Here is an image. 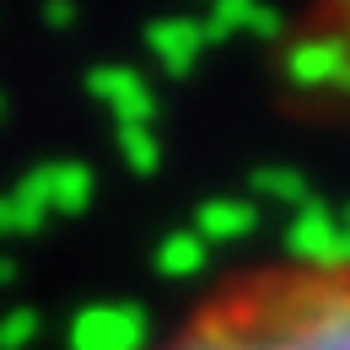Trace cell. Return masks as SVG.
Instances as JSON below:
<instances>
[{
	"instance_id": "6da1fadb",
	"label": "cell",
	"mask_w": 350,
	"mask_h": 350,
	"mask_svg": "<svg viewBox=\"0 0 350 350\" xmlns=\"http://www.w3.org/2000/svg\"><path fill=\"white\" fill-rule=\"evenodd\" d=\"M173 350H350V302L345 280H275L269 302L205 312Z\"/></svg>"
},
{
	"instance_id": "7a4b0ae2",
	"label": "cell",
	"mask_w": 350,
	"mask_h": 350,
	"mask_svg": "<svg viewBox=\"0 0 350 350\" xmlns=\"http://www.w3.org/2000/svg\"><path fill=\"white\" fill-rule=\"evenodd\" d=\"M280 248H286V259L297 264L302 275H312V280H340L345 259H350V232H345V221H340V211L312 194L307 205L291 211Z\"/></svg>"
},
{
	"instance_id": "3957f363",
	"label": "cell",
	"mask_w": 350,
	"mask_h": 350,
	"mask_svg": "<svg viewBox=\"0 0 350 350\" xmlns=\"http://www.w3.org/2000/svg\"><path fill=\"white\" fill-rule=\"evenodd\" d=\"M65 350H151V312L140 302H87L70 312Z\"/></svg>"
},
{
	"instance_id": "277c9868",
	"label": "cell",
	"mask_w": 350,
	"mask_h": 350,
	"mask_svg": "<svg viewBox=\"0 0 350 350\" xmlns=\"http://www.w3.org/2000/svg\"><path fill=\"white\" fill-rule=\"evenodd\" d=\"M280 70H286V81H291L297 92H307V97L340 92L345 87V70H350L345 38H340V33H302V38L286 44Z\"/></svg>"
},
{
	"instance_id": "5b68a950",
	"label": "cell",
	"mask_w": 350,
	"mask_h": 350,
	"mask_svg": "<svg viewBox=\"0 0 350 350\" xmlns=\"http://www.w3.org/2000/svg\"><path fill=\"white\" fill-rule=\"evenodd\" d=\"M87 97L113 113V124H157V87L135 65H92L87 70Z\"/></svg>"
},
{
	"instance_id": "8992f818",
	"label": "cell",
	"mask_w": 350,
	"mask_h": 350,
	"mask_svg": "<svg viewBox=\"0 0 350 350\" xmlns=\"http://www.w3.org/2000/svg\"><path fill=\"white\" fill-rule=\"evenodd\" d=\"M200 27H205V44L211 49L226 44V38H243V33L275 44V38H286V11L269 5V0H205Z\"/></svg>"
},
{
	"instance_id": "52a82bcc",
	"label": "cell",
	"mask_w": 350,
	"mask_h": 350,
	"mask_svg": "<svg viewBox=\"0 0 350 350\" xmlns=\"http://www.w3.org/2000/svg\"><path fill=\"white\" fill-rule=\"evenodd\" d=\"M205 49H211V44H205L200 16H157V22L146 27V54H151L157 70L173 76V81H189V76L200 70Z\"/></svg>"
},
{
	"instance_id": "ba28073f",
	"label": "cell",
	"mask_w": 350,
	"mask_h": 350,
	"mask_svg": "<svg viewBox=\"0 0 350 350\" xmlns=\"http://www.w3.org/2000/svg\"><path fill=\"white\" fill-rule=\"evenodd\" d=\"M264 211L248 200V194H216V200H205L200 211H194V237L216 254V248H226V243H243V237H254L259 232Z\"/></svg>"
},
{
	"instance_id": "9c48e42d",
	"label": "cell",
	"mask_w": 350,
	"mask_h": 350,
	"mask_svg": "<svg viewBox=\"0 0 350 350\" xmlns=\"http://www.w3.org/2000/svg\"><path fill=\"white\" fill-rule=\"evenodd\" d=\"M5 216H11V237H38L49 221V162L27 167L5 189Z\"/></svg>"
},
{
	"instance_id": "30bf717a",
	"label": "cell",
	"mask_w": 350,
	"mask_h": 350,
	"mask_svg": "<svg viewBox=\"0 0 350 350\" xmlns=\"http://www.w3.org/2000/svg\"><path fill=\"white\" fill-rule=\"evenodd\" d=\"M318 189H312V178H307V167H291V162H264V167H254L248 173V200L254 205H275V211H297V205H307Z\"/></svg>"
},
{
	"instance_id": "8fae6325",
	"label": "cell",
	"mask_w": 350,
	"mask_h": 350,
	"mask_svg": "<svg viewBox=\"0 0 350 350\" xmlns=\"http://www.w3.org/2000/svg\"><path fill=\"white\" fill-rule=\"evenodd\" d=\"M92 200H97V173H92V162H76V157H65V162H49V216H87Z\"/></svg>"
},
{
	"instance_id": "7c38bea8",
	"label": "cell",
	"mask_w": 350,
	"mask_h": 350,
	"mask_svg": "<svg viewBox=\"0 0 350 350\" xmlns=\"http://www.w3.org/2000/svg\"><path fill=\"white\" fill-rule=\"evenodd\" d=\"M151 269L162 275V280H200L205 269H211V248L183 226V232H167L162 243H157V254H151Z\"/></svg>"
},
{
	"instance_id": "4fadbf2b",
	"label": "cell",
	"mask_w": 350,
	"mask_h": 350,
	"mask_svg": "<svg viewBox=\"0 0 350 350\" xmlns=\"http://www.w3.org/2000/svg\"><path fill=\"white\" fill-rule=\"evenodd\" d=\"M113 146H119V162L135 178H157L162 173V140L157 124H113Z\"/></svg>"
},
{
	"instance_id": "5bb4252c",
	"label": "cell",
	"mask_w": 350,
	"mask_h": 350,
	"mask_svg": "<svg viewBox=\"0 0 350 350\" xmlns=\"http://www.w3.org/2000/svg\"><path fill=\"white\" fill-rule=\"evenodd\" d=\"M44 340V312L33 302H11L0 312V350H33Z\"/></svg>"
},
{
	"instance_id": "9a60e30c",
	"label": "cell",
	"mask_w": 350,
	"mask_h": 350,
	"mask_svg": "<svg viewBox=\"0 0 350 350\" xmlns=\"http://www.w3.org/2000/svg\"><path fill=\"white\" fill-rule=\"evenodd\" d=\"M76 0H44V27H54V33H70L76 27Z\"/></svg>"
},
{
	"instance_id": "2e32d148",
	"label": "cell",
	"mask_w": 350,
	"mask_h": 350,
	"mask_svg": "<svg viewBox=\"0 0 350 350\" xmlns=\"http://www.w3.org/2000/svg\"><path fill=\"white\" fill-rule=\"evenodd\" d=\"M22 280V259L16 254H0V286H16Z\"/></svg>"
},
{
	"instance_id": "e0dca14e",
	"label": "cell",
	"mask_w": 350,
	"mask_h": 350,
	"mask_svg": "<svg viewBox=\"0 0 350 350\" xmlns=\"http://www.w3.org/2000/svg\"><path fill=\"white\" fill-rule=\"evenodd\" d=\"M0 237H11V216H5V194H0Z\"/></svg>"
},
{
	"instance_id": "ac0fdd59",
	"label": "cell",
	"mask_w": 350,
	"mask_h": 350,
	"mask_svg": "<svg viewBox=\"0 0 350 350\" xmlns=\"http://www.w3.org/2000/svg\"><path fill=\"white\" fill-rule=\"evenodd\" d=\"M5 108H11V103H5V92H0V124H5Z\"/></svg>"
}]
</instances>
